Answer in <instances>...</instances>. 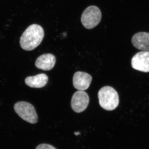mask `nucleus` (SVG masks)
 Wrapping results in <instances>:
<instances>
[{
	"mask_svg": "<svg viewBox=\"0 0 149 149\" xmlns=\"http://www.w3.org/2000/svg\"><path fill=\"white\" fill-rule=\"evenodd\" d=\"M45 33L44 29L40 25L32 24L27 27L20 38V46L26 51H32L42 42Z\"/></svg>",
	"mask_w": 149,
	"mask_h": 149,
	"instance_id": "1",
	"label": "nucleus"
},
{
	"mask_svg": "<svg viewBox=\"0 0 149 149\" xmlns=\"http://www.w3.org/2000/svg\"><path fill=\"white\" fill-rule=\"evenodd\" d=\"M98 97L100 105L106 110H113L119 104L118 94L114 88L110 86L102 88L99 91Z\"/></svg>",
	"mask_w": 149,
	"mask_h": 149,
	"instance_id": "2",
	"label": "nucleus"
},
{
	"mask_svg": "<svg viewBox=\"0 0 149 149\" xmlns=\"http://www.w3.org/2000/svg\"><path fill=\"white\" fill-rule=\"evenodd\" d=\"M102 14L98 7L91 6L83 12L81 21L83 26L87 29H92L96 27L101 20Z\"/></svg>",
	"mask_w": 149,
	"mask_h": 149,
	"instance_id": "3",
	"label": "nucleus"
},
{
	"mask_svg": "<svg viewBox=\"0 0 149 149\" xmlns=\"http://www.w3.org/2000/svg\"><path fill=\"white\" fill-rule=\"evenodd\" d=\"M14 109L17 114L21 118L32 124L37 123L38 118L34 107L27 102H19L16 103Z\"/></svg>",
	"mask_w": 149,
	"mask_h": 149,
	"instance_id": "4",
	"label": "nucleus"
},
{
	"mask_svg": "<svg viewBox=\"0 0 149 149\" xmlns=\"http://www.w3.org/2000/svg\"><path fill=\"white\" fill-rule=\"evenodd\" d=\"M90 102L88 94L84 91H78L72 96L71 101L72 109L75 112H82L87 109Z\"/></svg>",
	"mask_w": 149,
	"mask_h": 149,
	"instance_id": "5",
	"label": "nucleus"
},
{
	"mask_svg": "<svg viewBox=\"0 0 149 149\" xmlns=\"http://www.w3.org/2000/svg\"><path fill=\"white\" fill-rule=\"evenodd\" d=\"M131 65L136 70L149 72V52L142 51L136 54L132 59Z\"/></svg>",
	"mask_w": 149,
	"mask_h": 149,
	"instance_id": "6",
	"label": "nucleus"
},
{
	"mask_svg": "<svg viewBox=\"0 0 149 149\" xmlns=\"http://www.w3.org/2000/svg\"><path fill=\"white\" fill-rule=\"evenodd\" d=\"M92 79V77L90 74L85 72L77 71L73 75V86L78 91H85L90 87Z\"/></svg>",
	"mask_w": 149,
	"mask_h": 149,
	"instance_id": "7",
	"label": "nucleus"
},
{
	"mask_svg": "<svg viewBox=\"0 0 149 149\" xmlns=\"http://www.w3.org/2000/svg\"><path fill=\"white\" fill-rule=\"evenodd\" d=\"M131 42L136 49L142 51L149 52V33L138 32L133 35Z\"/></svg>",
	"mask_w": 149,
	"mask_h": 149,
	"instance_id": "8",
	"label": "nucleus"
},
{
	"mask_svg": "<svg viewBox=\"0 0 149 149\" xmlns=\"http://www.w3.org/2000/svg\"><path fill=\"white\" fill-rule=\"evenodd\" d=\"M56 62L55 56L51 54L40 56L35 62V66L38 69L48 71L52 69Z\"/></svg>",
	"mask_w": 149,
	"mask_h": 149,
	"instance_id": "9",
	"label": "nucleus"
},
{
	"mask_svg": "<svg viewBox=\"0 0 149 149\" xmlns=\"http://www.w3.org/2000/svg\"><path fill=\"white\" fill-rule=\"evenodd\" d=\"M48 80L49 78L47 75L42 73L35 76L27 77L25 79V83L31 88H40L45 86L47 83Z\"/></svg>",
	"mask_w": 149,
	"mask_h": 149,
	"instance_id": "10",
	"label": "nucleus"
},
{
	"mask_svg": "<svg viewBox=\"0 0 149 149\" xmlns=\"http://www.w3.org/2000/svg\"><path fill=\"white\" fill-rule=\"evenodd\" d=\"M35 149H56L55 147L47 144H42L37 146Z\"/></svg>",
	"mask_w": 149,
	"mask_h": 149,
	"instance_id": "11",
	"label": "nucleus"
},
{
	"mask_svg": "<svg viewBox=\"0 0 149 149\" xmlns=\"http://www.w3.org/2000/svg\"><path fill=\"white\" fill-rule=\"evenodd\" d=\"M74 134H75V135H76V136H77V135H78V134H79V132H76V133H74Z\"/></svg>",
	"mask_w": 149,
	"mask_h": 149,
	"instance_id": "12",
	"label": "nucleus"
}]
</instances>
